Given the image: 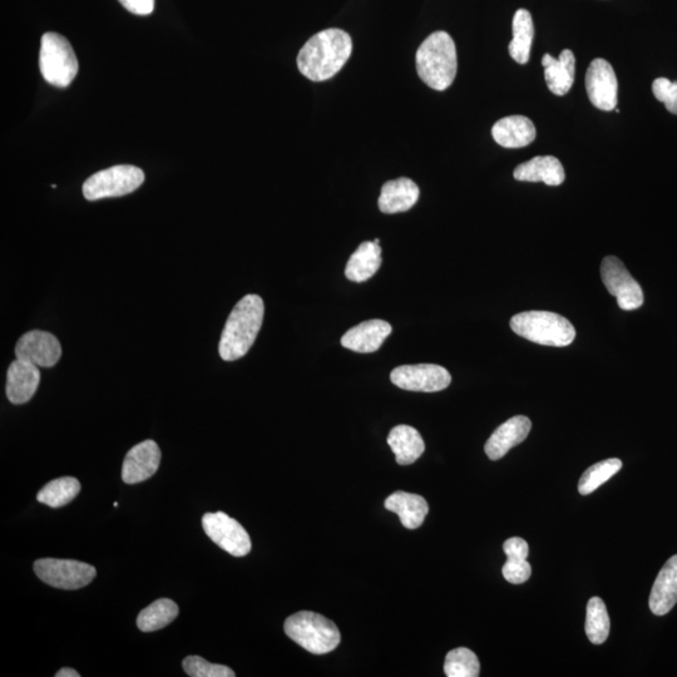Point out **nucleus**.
Masks as SVG:
<instances>
[{"label": "nucleus", "mask_w": 677, "mask_h": 677, "mask_svg": "<svg viewBox=\"0 0 677 677\" xmlns=\"http://www.w3.org/2000/svg\"><path fill=\"white\" fill-rule=\"evenodd\" d=\"M353 52L352 37L338 28L325 29L311 37L298 56V68L313 82H324L342 71Z\"/></svg>", "instance_id": "f257e3e1"}, {"label": "nucleus", "mask_w": 677, "mask_h": 677, "mask_svg": "<svg viewBox=\"0 0 677 677\" xmlns=\"http://www.w3.org/2000/svg\"><path fill=\"white\" fill-rule=\"evenodd\" d=\"M265 305L258 295H246L235 308L222 331L219 353L225 362L245 357L263 326Z\"/></svg>", "instance_id": "f03ea898"}, {"label": "nucleus", "mask_w": 677, "mask_h": 677, "mask_svg": "<svg viewBox=\"0 0 677 677\" xmlns=\"http://www.w3.org/2000/svg\"><path fill=\"white\" fill-rule=\"evenodd\" d=\"M415 63L418 76L428 87L446 91L457 76L456 43L446 32L433 33L420 44Z\"/></svg>", "instance_id": "7ed1b4c3"}, {"label": "nucleus", "mask_w": 677, "mask_h": 677, "mask_svg": "<svg viewBox=\"0 0 677 677\" xmlns=\"http://www.w3.org/2000/svg\"><path fill=\"white\" fill-rule=\"evenodd\" d=\"M511 329L532 343L568 347L576 338L575 326L565 316L551 311H525L511 319Z\"/></svg>", "instance_id": "20e7f679"}, {"label": "nucleus", "mask_w": 677, "mask_h": 677, "mask_svg": "<svg viewBox=\"0 0 677 677\" xmlns=\"http://www.w3.org/2000/svg\"><path fill=\"white\" fill-rule=\"evenodd\" d=\"M285 634L311 654L324 655L339 646L338 626L325 616L311 611H300L285 621Z\"/></svg>", "instance_id": "39448f33"}, {"label": "nucleus", "mask_w": 677, "mask_h": 677, "mask_svg": "<svg viewBox=\"0 0 677 677\" xmlns=\"http://www.w3.org/2000/svg\"><path fill=\"white\" fill-rule=\"evenodd\" d=\"M39 68L52 86L68 87L78 73V61L71 43L61 34H44L39 52Z\"/></svg>", "instance_id": "423d86ee"}, {"label": "nucleus", "mask_w": 677, "mask_h": 677, "mask_svg": "<svg viewBox=\"0 0 677 677\" xmlns=\"http://www.w3.org/2000/svg\"><path fill=\"white\" fill-rule=\"evenodd\" d=\"M145 182L141 168L120 165L92 175L83 184V195L88 201L111 199L135 192Z\"/></svg>", "instance_id": "0eeeda50"}, {"label": "nucleus", "mask_w": 677, "mask_h": 677, "mask_svg": "<svg viewBox=\"0 0 677 677\" xmlns=\"http://www.w3.org/2000/svg\"><path fill=\"white\" fill-rule=\"evenodd\" d=\"M39 580L61 590H79L95 580L96 568L86 562L42 558L34 562Z\"/></svg>", "instance_id": "6e6552de"}, {"label": "nucleus", "mask_w": 677, "mask_h": 677, "mask_svg": "<svg viewBox=\"0 0 677 677\" xmlns=\"http://www.w3.org/2000/svg\"><path fill=\"white\" fill-rule=\"evenodd\" d=\"M602 283L607 291L617 299L622 310L631 311L644 305V291L632 278L629 270L616 256H606L601 264Z\"/></svg>", "instance_id": "1a4fd4ad"}, {"label": "nucleus", "mask_w": 677, "mask_h": 677, "mask_svg": "<svg viewBox=\"0 0 677 677\" xmlns=\"http://www.w3.org/2000/svg\"><path fill=\"white\" fill-rule=\"evenodd\" d=\"M202 527L210 540L235 557H244L251 551V538L239 522L224 512L206 513Z\"/></svg>", "instance_id": "9d476101"}, {"label": "nucleus", "mask_w": 677, "mask_h": 677, "mask_svg": "<svg viewBox=\"0 0 677 677\" xmlns=\"http://www.w3.org/2000/svg\"><path fill=\"white\" fill-rule=\"evenodd\" d=\"M394 385L409 392L436 393L452 383L446 368L436 364L402 365L390 373Z\"/></svg>", "instance_id": "9b49d317"}, {"label": "nucleus", "mask_w": 677, "mask_h": 677, "mask_svg": "<svg viewBox=\"0 0 677 677\" xmlns=\"http://www.w3.org/2000/svg\"><path fill=\"white\" fill-rule=\"evenodd\" d=\"M586 91L588 100L599 110H615L619 83H617L614 68L605 59L597 58L588 67L586 73Z\"/></svg>", "instance_id": "f8f14e48"}, {"label": "nucleus", "mask_w": 677, "mask_h": 677, "mask_svg": "<svg viewBox=\"0 0 677 677\" xmlns=\"http://www.w3.org/2000/svg\"><path fill=\"white\" fill-rule=\"evenodd\" d=\"M16 357L36 364L41 368H52L62 357L61 343L47 331L33 330L24 334L16 345Z\"/></svg>", "instance_id": "ddd939ff"}, {"label": "nucleus", "mask_w": 677, "mask_h": 677, "mask_svg": "<svg viewBox=\"0 0 677 677\" xmlns=\"http://www.w3.org/2000/svg\"><path fill=\"white\" fill-rule=\"evenodd\" d=\"M161 463V449L155 441L137 444L127 453L122 466V479L127 484L147 481L156 474Z\"/></svg>", "instance_id": "4468645a"}, {"label": "nucleus", "mask_w": 677, "mask_h": 677, "mask_svg": "<svg viewBox=\"0 0 677 677\" xmlns=\"http://www.w3.org/2000/svg\"><path fill=\"white\" fill-rule=\"evenodd\" d=\"M531 429L532 422L525 415H517V417L508 419L488 439L486 446H484V452L492 461H498V459L506 456L512 448L525 441Z\"/></svg>", "instance_id": "2eb2a0df"}, {"label": "nucleus", "mask_w": 677, "mask_h": 677, "mask_svg": "<svg viewBox=\"0 0 677 677\" xmlns=\"http://www.w3.org/2000/svg\"><path fill=\"white\" fill-rule=\"evenodd\" d=\"M41 372L36 364L16 359L9 365L7 374V397L13 404H26L36 394Z\"/></svg>", "instance_id": "dca6fc26"}, {"label": "nucleus", "mask_w": 677, "mask_h": 677, "mask_svg": "<svg viewBox=\"0 0 677 677\" xmlns=\"http://www.w3.org/2000/svg\"><path fill=\"white\" fill-rule=\"evenodd\" d=\"M392 325L387 321L374 319L354 326L342 338L345 349L357 353H374L382 347L385 339L392 333Z\"/></svg>", "instance_id": "f3484780"}, {"label": "nucleus", "mask_w": 677, "mask_h": 677, "mask_svg": "<svg viewBox=\"0 0 677 677\" xmlns=\"http://www.w3.org/2000/svg\"><path fill=\"white\" fill-rule=\"evenodd\" d=\"M677 604V555L661 568L652 586L649 606L652 614L664 616Z\"/></svg>", "instance_id": "a211bd4d"}, {"label": "nucleus", "mask_w": 677, "mask_h": 677, "mask_svg": "<svg viewBox=\"0 0 677 677\" xmlns=\"http://www.w3.org/2000/svg\"><path fill=\"white\" fill-rule=\"evenodd\" d=\"M419 195L418 185L407 177L385 182L380 192L379 209L388 215L409 211L417 204Z\"/></svg>", "instance_id": "6ab92c4d"}, {"label": "nucleus", "mask_w": 677, "mask_h": 677, "mask_svg": "<svg viewBox=\"0 0 677 677\" xmlns=\"http://www.w3.org/2000/svg\"><path fill=\"white\" fill-rule=\"evenodd\" d=\"M542 66L545 67L548 90L556 96L567 95L575 82L576 59L572 51L565 49L558 59L553 58L551 54H545Z\"/></svg>", "instance_id": "aec40b11"}, {"label": "nucleus", "mask_w": 677, "mask_h": 677, "mask_svg": "<svg viewBox=\"0 0 677 677\" xmlns=\"http://www.w3.org/2000/svg\"><path fill=\"white\" fill-rule=\"evenodd\" d=\"M493 140L504 148H522L536 140V127L525 116H508L492 128Z\"/></svg>", "instance_id": "412c9836"}, {"label": "nucleus", "mask_w": 677, "mask_h": 677, "mask_svg": "<svg viewBox=\"0 0 677 677\" xmlns=\"http://www.w3.org/2000/svg\"><path fill=\"white\" fill-rule=\"evenodd\" d=\"M513 177L522 182H543L548 186H560L565 182L566 174L556 157L537 156L517 166Z\"/></svg>", "instance_id": "4be33fe9"}, {"label": "nucleus", "mask_w": 677, "mask_h": 677, "mask_svg": "<svg viewBox=\"0 0 677 677\" xmlns=\"http://www.w3.org/2000/svg\"><path fill=\"white\" fill-rule=\"evenodd\" d=\"M384 506L388 511L397 513L400 522L408 530H417L422 526L429 512L426 499L419 494L403 491L394 492L385 499Z\"/></svg>", "instance_id": "5701e85b"}, {"label": "nucleus", "mask_w": 677, "mask_h": 677, "mask_svg": "<svg viewBox=\"0 0 677 677\" xmlns=\"http://www.w3.org/2000/svg\"><path fill=\"white\" fill-rule=\"evenodd\" d=\"M382 265V249L374 241H365L354 252L345 269V276L354 283H364L373 278Z\"/></svg>", "instance_id": "b1692460"}, {"label": "nucleus", "mask_w": 677, "mask_h": 677, "mask_svg": "<svg viewBox=\"0 0 677 677\" xmlns=\"http://www.w3.org/2000/svg\"><path fill=\"white\" fill-rule=\"evenodd\" d=\"M388 444L395 454V461L400 466H409V464L417 462L426 451V444H424L420 433L417 429L409 426L393 428L388 436Z\"/></svg>", "instance_id": "393cba45"}, {"label": "nucleus", "mask_w": 677, "mask_h": 677, "mask_svg": "<svg viewBox=\"0 0 677 677\" xmlns=\"http://www.w3.org/2000/svg\"><path fill=\"white\" fill-rule=\"evenodd\" d=\"M513 39L508 47L511 57L517 63L526 64L530 61L535 27L531 13L527 9H520L513 18Z\"/></svg>", "instance_id": "a878e982"}, {"label": "nucleus", "mask_w": 677, "mask_h": 677, "mask_svg": "<svg viewBox=\"0 0 677 677\" xmlns=\"http://www.w3.org/2000/svg\"><path fill=\"white\" fill-rule=\"evenodd\" d=\"M179 616V606L176 602L161 599L153 602L138 615L137 626L142 632H153L165 629Z\"/></svg>", "instance_id": "bb28decb"}, {"label": "nucleus", "mask_w": 677, "mask_h": 677, "mask_svg": "<svg viewBox=\"0 0 677 677\" xmlns=\"http://www.w3.org/2000/svg\"><path fill=\"white\" fill-rule=\"evenodd\" d=\"M81 492V483L73 477L54 479L39 491L37 499L39 503L46 504L51 508H61L71 503Z\"/></svg>", "instance_id": "cd10ccee"}, {"label": "nucleus", "mask_w": 677, "mask_h": 677, "mask_svg": "<svg viewBox=\"0 0 677 677\" xmlns=\"http://www.w3.org/2000/svg\"><path fill=\"white\" fill-rule=\"evenodd\" d=\"M610 616L605 602L600 597H592L587 604L586 635L595 645L604 644L610 635Z\"/></svg>", "instance_id": "c85d7f7f"}, {"label": "nucleus", "mask_w": 677, "mask_h": 677, "mask_svg": "<svg viewBox=\"0 0 677 677\" xmlns=\"http://www.w3.org/2000/svg\"><path fill=\"white\" fill-rule=\"evenodd\" d=\"M621 468L622 462L617 458L606 459V461L594 464V466L588 468L582 474L580 483H578V491H580L582 496L595 492L602 484L609 481L616 473H619Z\"/></svg>", "instance_id": "c756f323"}, {"label": "nucleus", "mask_w": 677, "mask_h": 677, "mask_svg": "<svg viewBox=\"0 0 677 677\" xmlns=\"http://www.w3.org/2000/svg\"><path fill=\"white\" fill-rule=\"evenodd\" d=\"M444 672L448 677H477L481 672V664L473 651L458 647L448 652Z\"/></svg>", "instance_id": "7c9ffc66"}, {"label": "nucleus", "mask_w": 677, "mask_h": 677, "mask_svg": "<svg viewBox=\"0 0 677 677\" xmlns=\"http://www.w3.org/2000/svg\"><path fill=\"white\" fill-rule=\"evenodd\" d=\"M187 675L191 677H234L235 672L225 665L211 664L200 656L186 657L182 662Z\"/></svg>", "instance_id": "2f4dec72"}, {"label": "nucleus", "mask_w": 677, "mask_h": 677, "mask_svg": "<svg viewBox=\"0 0 677 677\" xmlns=\"http://www.w3.org/2000/svg\"><path fill=\"white\" fill-rule=\"evenodd\" d=\"M652 92L662 103H665L667 111L677 115V82H671L667 78H657L652 83Z\"/></svg>", "instance_id": "473e14b6"}, {"label": "nucleus", "mask_w": 677, "mask_h": 677, "mask_svg": "<svg viewBox=\"0 0 677 677\" xmlns=\"http://www.w3.org/2000/svg\"><path fill=\"white\" fill-rule=\"evenodd\" d=\"M503 577L513 585H521L530 580L532 567L527 560L521 558H507L502 568Z\"/></svg>", "instance_id": "72a5a7b5"}, {"label": "nucleus", "mask_w": 677, "mask_h": 677, "mask_svg": "<svg viewBox=\"0 0 677 677\" xmlns=\"http://www.w3.org/2000/svg\"><path fill=\"white\" fill-rule=\"evenodd\" d=\"M503 551L506 553L507 558L527 560L528 555H530L528 543L520 537H513L504 542Z\"/></svg>", "instance_id": "f704fd0d"}, {"label": "nucleus", "mask_w": 677, "mask_h": 677, "mask_svg": "<svg viewBox=\"0 0 677 677\" xmlns=\"http://www.w3.org/2000/svg\"><path fill=\"white\" fill-rule=\"evenodd\" d=\"M128 12L137 16H148L155 9V0H118Z\"/></svg>", "instance_id": "c9c22d12"}, {"label": "nucleus", "mask_w": 677, "mask_h": 677, "mask_svg": "<svg viewBox=\"0 0 677 677\" xmlns=\"http://www.w3.org/2000/svg\"><path fill=\"white\" fill-rule=\"evenodd\" d=\"M81 675L78 674L76 670L69 669V667H64V669H61L57 672L56 677H79Z\"/></svg>", "instance_id": "e433bc0d"}]
</instances>
